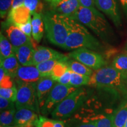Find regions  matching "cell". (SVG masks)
I'll return each instance as SVG.
<instances>
[{"instance_id": "603a6c76", "label": "cell", "mask_w": 127, "mask_h": 127, "mask_svg": "<svg viewBox=\"0 0 127 127\" xmlns=\"http://www.w3.org/2000/svg\"><path fill=\"white\" fill-rule=\"evenodd\" d=\"M64 58H63V59H64ZM63 59H54L49 60V61H44L39 63L35 66L38 68L39 72H40L42 77H51L54 67L58 62Z\"/></svg>"}, {"instance_id": "5b68a950", "label": "cell", "mask_w": 127, "mask_h": 127, "mask_svg": "<svg viewBox=\"0 0 127 127\" xmlns=\"http://www.w3.org/2000/svg\"><path fill=\"white\" fill-rule=\"evenodd\" d=\"M88 95L86 89H77L55 108L51 114L52 118L61 121L68 119L86 101Z\"/></svg>"}, {"instance_id": "836d02e7", "label": "cell", "mask_w": 127, "mask_h": 127, "mask_svg": "<svg viewBox=\"0 0 127 127\" xmlns=\"http://www.w3.org/2000/svg\"><path fill=\"white\" fill-rule=\"evenodd\" d=\"M18 27L22 31L26 34L27 35L31 38L32 32V18H31L27 23L24 24H16L15 25Z\"/></svg>"}, {"instance_id": "cb8c5ba5", "label": "cell", "mask_w": 127, "mask_h": 127, "mask_svg": "<svg viewBox=\"0 0 127 127\" xmlns=\"http://www.w3.org/2000/svg\"><path fill=\"white\" fill-rule=\"evenodd\" d=\"M65 127H96L93 121L87 118H69L64 120Z\"/></svg>"}, {"instance_id": "d590c367", "label": "cell", "mask_w": 127, "mask_h": 127, "mask_svg": "<svg viewBox=\"0 0 127 127\" xmlns=\"http://www.w3.org/2000/svg\"><path fill=\"white\" fill-rule=\"evenodd\" d=\"M12 78L7 74L6 73L5 75L2 79L0 80V86L1 88H10L15 85L14 84L13 81L12 79Z\"/></svg>"}, {"instance_id": "5bb4252c", "label": "cell", "mask_w": 127, "mask_h": 127, "mask_svg": "<svg viewBox=\"0 0 127 127\" xmlns=\"http://www.w3.org/2000/svg\"><path fill=\"white\" fill-rule=\"evenodd\" d=\"M65 56L53 49L45 47L36 48L33 57L32 65H36L42 62L54 59H63Z\"/></svg>"}, {"instance_id": "6da1fadb", "label": "cell", "mask_w": 127, "mask_h": 127, "mask_svg": "<svg viewBox=\"0 0 127 127\" xmlns=\"http://www.w3.org/2000/svg\"><path fill=\"white\" fill-rule=\"evenodd\" d=\"M67 28L68 35L63 49L67 50H77L86 48L91 50L101 48L99 41L89 32L81 23L71 17L61 16Z\"/></svg>"}, {"instance_id": "9a60e30c", "label": "cell", "mask_w": 127, "mask_h": 127, "mask_svg": "<svg viewBox=\"0 0 127 127\" xmlns=\"http://www.w3.org/2000/svg\"><path fill=\"white\" fill-rule=\"evenodd\" d=\"M55 82L51 77H42L36 83V94L40 109L43 107L49 94L55 85Z\"/></svg>"}, {"instance_id": "2e32d148", "label": "cell", "mask_w": 127, "mask_h": 127, "mask_svg": "<svg viewBox=\"0 0 127 127\" xmlns=\"http://www.w3.org/2000/svg\"><path fill=\"white\" fill-rule=\"evenodd\" d=\"M31 14L24 4L11 9L8 16V24H24L29 21Z\"/></svg>"}, {"instance_id": "7a4b0ae2", "label": "cell", "mask_w": 127, "mask_h": 127, "mask_svg": "<svg viewBox=\"0 0 127 127\" xmlns=\"http://www.w3.org/2000/svg\"><path fill=\"white\" fill-rule=\"evenodd\" d=\"M84 26L91 30L96 35L103 39L109 38L112 29L105 17L97 9L80 6L72 17Z\"/></svg>"}, {"instance_id": "4dcf8cb0", "label": "cell", "mask_w": 127, "mask_h": 127, "mask_svg": "<svg viewBox=\"0 0 127 127\" xmlns=\"http://www.w3.org/2000/svg\"><path fill=\"white\" fill-rule=\"evenodd\" d=\"M24 4L29 9L31 15H34L35 12L42 14L41 12L43 9V4L41 2V0H25Z\"/></svg>"}, {"instance_id": "74e56055", "label": "cell", "mask_w": 127, "mask_h": 127, "mask_svg": "<svg viewBox=\"0 0 127 127\" xmlns=\"http://www.w3.org/2000/svg\"><path fill=\"white\" fill-rule=\"evenodd\" d=\"M80 5L87 8L95 7V0H79Z\"/></svg>"}, {"instance_id": "f35d334b", "label": "cell", "mask_w": 127, "mask_h": 127, "mask_svg": "<svg viewBox=\"0 0 127 127\" xmlns=\"http://www.w3.org/2000/svg\"><path fill=\"white\" fill-rule=\"evenodd\" d=\"M120 2L124 12L127 16V0H120Z\"/></svg>"}, {"instance_id": "9c48e42d", "label": "cell", "mask_w": 127, "mask_h": 127, "mask_svg": "<svg viewBox=\"0 0 127 127\" xmlns=\"http://www.w3.org/2000/svg\"><path fill=\"white\" fill-rule=\"evenodd\" d=\"M95 5L106 14L117 27L121 26V17L117 0H95Z\"/></svg>"}, {"instance_id": "ee69618b", "label": "cell", "mask_w": 127, "mask_h": 127, "mask_svg": "<svg viewBox=\"0 0 127 127\" xmlns=\"http://www.w3.org/2000/svg\"><path fill=\"white\" fill-rule=\"evenodd\" d=\"M0 127H5V126H3V125H1V126H0Z\"/></svg>"}, {"instance_id": "d6986e66", "label": "cell", "mask_w": 127, "mask_h": 127, "mask_svg": "<svg viewBox=\"0 0 127 127\" xmlns=\"http://www.w3.org/2000/svg\"><path fill=\"white\" fill-rule=\"evenodd\" d=\"M20 65L15 53L4 60H1V66L4 68L7 74L13 78H15L16 74Z\"/></svg>"}, {"instance_id": "60d3db41", "label": "cell", "mask_w": 127, "mask_h": 127, "mask_svg": "<svg viewBox=\"0 0 127 127\" xmlns=\"http://www.w3.org/2000/svg\"><path fill=\"white\" fill-rule=\"evenodd\" d=\"M7 127H33L32 126H26V127H17V126H8Z\"/></svg>"}, {"instance_id": "ffe728a7", "label": "cell", "mask_w": 127, "mask_h": 127, "mask_svg": "<svg viewBox=\"0 0 127 127\" xmlns=\"http://www.w3.org/2000/svg\"><path fill=\"white\" fill-rule=\"evenodd\" d=\"M127 120V101L122 104L112 114V127H124Z\"/></svg>"}, {"instance_id": "d6a6232c", "label": "cell", "mask_w": 127, "mask_h": 127, "mask_svg": "<svg viewBox=\"0 0 127 127\" xmlns=\"http://www.w3.org/2000/svg\"><path fill=\"white\" fill-rule=\"evenodd\" d=\"M13 0H0V16L4 18L12 8Z\"/></svg>"}, {"instance_id": "4fadbf2b", "label": "cell", "mask_w": 127, "mask_h": 127, "mask_svg": "<svg viewBox=\"0 0 127 127\" xmlns=\"http://www.w3.org/2000/svg\"><path fill=\"white\" fill-rule=\"evenodd\" d=\"M5 34L9 42L13 45L14 48L21 47L31 42V38L25 34L18 27L14 24H8Z\"/></svg>"}, {"instance_id": "e575fe53", "label": "cell", "mask_w": 127, "mask_h": 127, "mask_svg": "<svg viewBox=\"0 0 127 127\" xmlns=\"http://www.w3.org/2000/svg\"><path fill=\"white\" fill-rule=\"evenodd\" d=\"M15 104L14 102L9 101L6 98L2 97V96H0V109H1V112L5 110H7V109L15 108L14 106L15 105V104Z\"/></svg>"}, {"instance_id": "4316f807", "label": "cell", "mask_w": 127, "mask_h": 127, "mask_svg": "<svg viewBox=\"0 0 127 127\" xmlns=\"http://www.w3.org/2000/svg\"><path fill=\"white\" fill-rule=\"evenodd\" d=\"M68 60V57H65L64 59L61 60L55 65L53 69H52L51 76L52 78L55 81H57L62 75L68 70V68L66 65V61Z\"/></svg>"}, {"instance_id": "44dd1931", "label": "cell", "mask_w": 127, "mask_h": 127, "mask_svg": "<svg viewBox=\"0 0 127 127\" xmlns=\"http://www.w3.org/2000/svg\"><path fill=\"white\" fill-rule=\"evenodd\" d=\"M66 63L68 69L72 72L91 77L94 72L91 68L76 60H68Z\"/></svg>"}, {"instance_id": "f546056e", "label": "cell", "mask_w": 127, "mask_h": 127, "mask_svg": "<svg viewBox=\"0 0 127 127\" xmlns=\"http://www.w3.org/2000/svg\"><path fill=\"white\" fill-rule=\"evenodd\" d=\"M16 111V108H12L1 111L0 116L1 125L5 127L11 126V125L13 123Z\"/></svg>"}, {"instance_id": "3957f363", "label": "cell", "mask_w": 127, "mask_h": 127, "mask_svg": "<svg viewBox=\"0 0 127 127\" xmlns=\"http://www.w3.org/2000/svg\"><path fill=\"white\" fill-rule=\"evenodd\" d=\"M89 85L116 89H126L127 75L113 66H103L94 71L90 77Z\"/></svg>"}, {"instance_id": "7402d4cb", "label": "cell", "mask_w": 127, "mask_h": 127, "mask_svg": "<svg viewBox=\"0 0 127 127\" xmlns=\"http://www.w3.org/2000/svg\"><path fill=\"white\" fill-rule=\"evenodd\" d=\"M15 53V48L2 32L0 34V60H2Z\"/></svg>"}, {"instance_id": "ab89813d", "label": "cell", "mask_w": 127, "mask_h": 127, "mask_svg": "<svg viewBox=\"0 0 127 127\" xmlns=\"http://www.w3.org/2000/svg\"><path fill=\"white\" fill-rule=\"evenodd\" d=\"M25 0H13V3H12V8H16L18 6L24 4V3Z\"/></svg>"}, {"instance_id": "ba28073f", "label": "cell", "mask_w": 127, "mask_h": 127, "mask_svg": "<svg viewBox=\"0 0 127 127\" xmlns=\"http://www.w3.org/2000/svg\"><path fill=\"white\" fill-rule=\"evenodd\" d=\"M68 56L94 70L103 67L106 64L102 55L86 48H81L73 51Z\"/></svg>"}, {"instance_id": "83f0119b", "label": "cell", "mask_w": 127, "mask_h": 127, "mask_svg": "<svg viewBox=\"0 0 127 127\" xmlns=\"http://www.w3.org/2000/svg\"><path fill=\"white\" fill-rule=\"evenodd\" d=\"M90 81V77L89 76L81 75L71 72L70 84H69L71 86L77 88L83 85H89Z\"/></svg>"}, {"instance_id": "484cf974", "label": "cell", "mask_w": 127, "mask_h": 127, "mask_svg": "<svg viewBox=\"0 0 127 127\" xmlns=\"http://www.w3.org/2000/svg\"><path fill=\"white\" fill-rule=\"evenodd\" d=\"M35 127H65L64 121L49 119L43 116H39L38 120L34 125Z\"/></svg>"}, {"instance_id": "30bf717a", "label": "cell", "mask_w": 127, "mask_h": 127, "mask_svg": "<svg viewBox=\"0 0 127 127\" xmlns=\"http://www.w3.org/2000/svg\"><path fill=\"white\" fill-rule=\"evenodd\" d=\"M50 5L51 11L68 17H72L81 6L79 0H55Z\"/></svg>"}, {"instance_id": "ac0fdd59", "label": "cell", "mask_w": 127, "mask_h": 127, "mask_svg": "<svg viewBox=\"0 0 127 127\" xmlns=\"http://www.w3.org/2000/svg\"><path fill=\"white\" fill-rule=\"evenodd\" d=\"M32 36L36 42L39 43L44 35V24L42 20V14L37 12L34 14L32 18Z\"/></svg>"}, {"instance_id": "f6af8a7d", "label": "cell", "mask_w": 127, "mask_h": 127, "mask_svg": "<svg viewBox=\"0 0 127 127\" xmlns=\"http://www.w3.org/2000/svg\"></svg>"}, {"instance_id": "1f68e13d", "label": "cell", "mask_w": 127, "mask_h": 127, "mask_svg": "<svg viewBox=\"0 0 127 127\" xmlns=\"http://www.w3.org/2000/svg\"><path fill=\"white\" fill-rule=\"evenodd\" d=\"M17 88L14 86L10 88H0V96L12 101L15 102L17 99Z\"/></svg>"}, {"instance_id": "7c38bea8", "label": "cell", "mask_w": 127, "mask_h": 127, "mask_svg": "<svg viewBox=\"0 0 127 127\" xmlns=\"http://www.w3.org/2000/svg\"><path fill=\"white\" fill-rule=\"evenodd\" d=\"M15 78L17 79V81L36 84L42 77L36 66L20 65Z\"/></svg>"}, {"instance_id": "8992f818", "label": "cell", "mask_w": 127, "mask_h": 127, "mask_svg": "<svg viewBox=\"0 0 127 127\" xmlns=\"http://www.w3.org/2000/svg\"><path fill=\"white\" fill-rule=\"evenodd\" d=\"M17 95L15 101V108H27L40 112L39 102L36 94V84L17 81Z\"/></svg>"}, {"instance_id": "8fae6325", "label": "cell", "mask_w": 127, "mask_h": 127, "mask_svg": "<svg viewBox=\"0 0 127 127\" xmlns=\"http://www.w3.org/2000/svg\"><path fill=\"white\" fill-rule=\"evenodd\" d=\"M37 113L31 109L21 108L16 111L12 126L34 127L35 124L38 120Z\"/></svg>"}, {"instance_id": "8d00e7d4", "label": "cell", "mask_w": 127, "mask_h": 127, "mask_svg": "<svg viewBox=\"0 0 127 127\" xmlns=\"http://www.w3.org/2000/svg\"><path fill=\"white\" fill-rule=\"evenodd\" d=\"M71 71L68 69L58 80L57 81L58 83L63 84V85H70V79H71Z\"/></svg>"}, {"instance_id": "e0dca14e", "label": "cell", "mask_w": 127, "mask_h": 127, "mask_svg": "<svg viewBox=\"0 0 127 127\" xmlns=\"http://www.w3.org/2000/svg\"><path fill=\"white\" fill-rule=\"evenodd\" d=\"M32 41L15 49V54L21 65H32L35 50Z\"/></svg>"}, {"instance_id": "277c9868", "label": "cell", "mask_w": 127, "mask_h": 127, "mask_svg": "<svg viewBox=\"0 0 127 127\" xmlns=\"http://www.w3.org/2000/svg\"><path fill=\"white\" fill-rule=\"evenodd\" d=\"M45 34L51 43L64 48L68 33L61 15L51 11L42 14Z\"/></svg>"}, {"instance_id": "52a82bcc", "label": "cell", "mask_w": 127, "mask_h": 127, "mask_svg": "<svg viewBox=\"0 0 127 127\" xmlns=\"http://www.w3.org/2000/svg\"><path fill=\"white\" fill-rule=\"evenodd\" d=\"M77 89L71 85H63L60 83L55 84L49 94L43 107L41 109V113L44 115L51 114L60 102Z\"/></svg>"}, {"instance_id": "d4e9b609", "label": "cell", "mask_w": 127, "mask_h": 127, "mask_svg": "<svg viewBox=\"0 0 127 127\" xmlns=\"http://www.w3.org/2000/svg\"><path fill=\"white\" fill-rule=\"evenodd\" d=\"M87 118L93 121L96 127H112V114H98Z\"/></svg>"}, {"instance_id": "7bdbcfd3", "label": "cell", "mask_w": 127, "mask_h": 127, "mask_svg": "<svg viewBox=\"0 0 127 127\" xmlns=\"http://www.w3.org/2000/svg\"><path fill=\"white\" fill-rule=\"evenodd\" d=\"M124 127H127V121H126V123H125V124Z\"/></svg>"}, {"instance_id": "b9f144b4", "label": "cell", "mask_w": 127, "mask_h": 127, "mask_svg": "<svg viewBox=\"0 0 127 127\" xmlns=\"http://www.w3.org/2000/svg\"><path fill=\"white\" fill-rule=\"evenodd\" d=\"M45 1H47V2H48L50 3V2H52V1H55V0H45Z\"/></svg>"}, {"instance_id": "f1b7e54d", "label": "cell", "mask_w": 127, "mask_h": 127, "mask_svg": "<svg viewBox=\"0 0 127 127\" xmlns=\"http://www.w3.org/2000/svg\"><path fill=\"white\" fill-rule=\"evenodd\" d=\"M112 66L127 75V55L121 54L114 58Z\"/></svg>"}]
</instances>
